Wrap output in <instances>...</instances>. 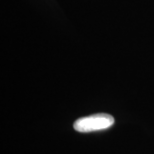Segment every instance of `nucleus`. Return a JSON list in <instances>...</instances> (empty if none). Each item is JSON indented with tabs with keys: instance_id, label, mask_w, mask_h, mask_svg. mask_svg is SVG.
Returning <instances> with one entry per match:
<instances>
[{
	"instance_id": "f257e3e1",
	"label": "nucleus",
	"mask_w": 154,
	"mask_h": 154,
	"mask_svg": "<svg viewBox=\"0 0 154 154\" xmlns=\"http://www.w3.org/2000/svg\"><path fill=\"white\" fill-rule=\"evenodd\" d=\"M114 124V118L106 113H97V114L82 117L77 119L73 124L76 131L87 133L98 130H104Z\"/></svg>"
}]
</instances>
